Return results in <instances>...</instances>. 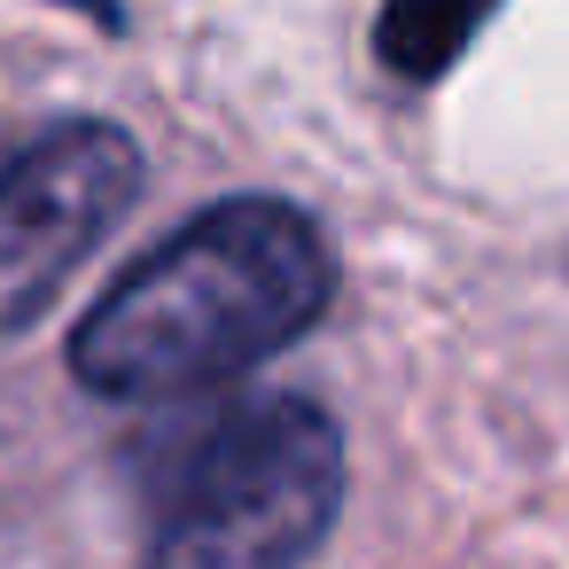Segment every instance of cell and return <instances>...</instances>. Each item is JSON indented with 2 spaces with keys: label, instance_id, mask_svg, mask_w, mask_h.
Instances as JSON below:
<instances>
[{
  "label": "cell",
  "instance_id": "4",
  "mask_svg": "<svg viewBox=\"0 0 569 569\" xmlns=\"http://www.w3.org/2000/svg\"><path fill=\"white\" fill-rule=\"evenodd\" d=\"M483 17H491V0H382L375 56L398 79L429 87V79H445L460 63V48L483 32Z\"/></svg>",
  "mask_w": 569,
  "mask_h": 569
},
{
  "label": "cell",
  "instance_id": "1",
  "mask_svg": "<svg viewBox=\"0 0 569 569\" xmlns=\"http://www.w3.org/2000/svg\"><path fill=\"white\" fill-rule=\"evenodd\" d=\"M336 297L328 234L281 196H234L126 266L71 328L94 398H180L289 351Z\"/></svg>",
  "mask_w": 569,
  "mask_h": 569
},
{
  "label": "cell",
  "instance_id": "3",
  "mask_svg": "<svg viewBox=\"0 0 569 569\" xmlns=\"http://www.w3.org/2000/svg\"><path fill=\"white\" fill-rule=\"evenodd\" d=\"M133 196L141 149L102 118L56 126L0 164V336H24L63 297V281L133 211Z\"/></svg>",
  "mask_w": 569,
  "mask_h": 569
},
{
  "label": "cell",
  "instance_id": "2",
  "mask_svg": "<svg viewBox=\"0 0 569 569\" xmlns=\"http://www.w3.org/2000/svg\"><path fill=\"white\" fill-rule=\"evenodd\" d=\"M343 429L289 390L219 413L172 468L149 569H297L336 530Z\"/></svg>",
  "mask_w": 569,
  "mask_h": 569
}]
</instances>
